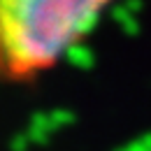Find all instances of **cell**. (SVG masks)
Segmentation results:
<instances>
[{
	"instance_id": "1",
	"label": "cell",
	"mask_w": 151,
	"mask_h": 151,
	"mask_svg": "<svg viewBox=\"0 0 151 151\" xmlns=\"http://www.w3.org/2000/svg\"><path fill=\"white\" fill-rule=\"evenodd\" d=\"M119 0H0V84H33L58 68Z\"/></svg>"
}]
</instances>
